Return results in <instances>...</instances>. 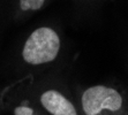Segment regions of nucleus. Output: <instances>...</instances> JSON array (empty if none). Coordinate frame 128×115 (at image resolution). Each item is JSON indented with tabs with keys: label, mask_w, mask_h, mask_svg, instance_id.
Returning <instances> with one entry per match:
<instances>
[{
	"label": "nucleus",
	"mask_w": 128,
	"mask_h": 115,
	"mask_svg": "<svg viewBox=\"0 0 128 115\" xmlns=\"http://www.w3.org/2000/svg\"><path fill=\"white\" fill-rule=\"evenodd\" d=\"M40 103L52 115H78L74 105L57 90L44 92L40 97Z\"/></svg>",
	"instance_id": "7ed1b4c3"
},
{
	"label": "nucleus",
	"mask_w": 128,
	"mask_h": 115,
	"mask_svg": "<svg viewBox=\"0 0 128 115\" xmlns=\"http://www.w3.org/2000/svg\"><path fill=\"white\" fill-rule=\"evenodd\" d=\"M15 115H35L34 114L32 108H30L28 106H20L15 108Z\"/></svg>",
	"instance_id": "39448f33"
},
{
	"label": "nucleus",
	"mask_w": 128,
	"mask_h": 115,
	"mask_svg": "<svg viewBox=\"0 0 128 115\" xmlns=\"http://www.w3.org/2000/svg\"><path fill=\"white\" fill-rule=\"evenodd\" d=\"M45 0H20L22 10H38L43 7Z\"/></svg>",
	"instance_id": "20e7f679"
},
{
	"label": "nucleus",
	"mask_w": 128,
	"mask_h": 115,
	"mask_svg": "<svg viewBox=\"0 0 128 115\" xmlns=\"http://www.w3.org/2000/svg\"><path fill=\"white\" fill-rule=\"evenodd\" d=\"M82 115H128V104L118 90L105 85L86 89L81 97Z\"/></svg>",
	"instance_id": "f257e3e1"
},
{
	"label": "nucleus",
	"mask_w": 128,
	"mask_h": 115,
	"mask_svg": "<svg viewBox=\"0 0 128 115\" xmlns=\"http://www.w3.org/2000/svg\"><path fill=\"white\" fill-rule=\"evenodd\" d=\"M60 50V38L53 29L42 27L35 30L24 44L22 55L29 65L53 61Z\"/></svg>",
	"instance_id": "f03ea898"
}]
</instances>
